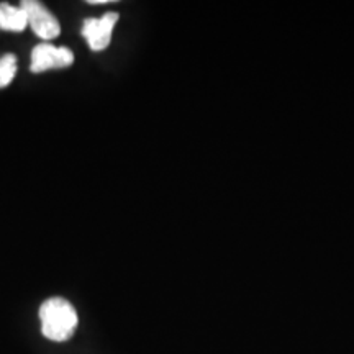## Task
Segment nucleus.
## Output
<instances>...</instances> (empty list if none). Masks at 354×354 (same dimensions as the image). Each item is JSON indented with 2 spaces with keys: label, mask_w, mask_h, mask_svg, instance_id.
<instances>
[{
  "label": "nucleus",
  "mask_w": 354,
  "mask_h": 354,
  "mask_svg": "<svg viewBox=\"0 0 354 354\" xmlns=\"http://www.w3.org/2000/svg\"><path fill=\"white\" fill-rule=\"evenodd\" d=\"M41 333L51 342L63 343L73 338L77 330V312L63 297H51L39 307Z\"/></svg>",
  "instance_id": "f257e3e1"
},
{
  "label": "nucleus",
  "mask_w": 354,
  "mask_h": 354,
  "mask_svg": "<svg viewBox=\"0 0 354 354\" xmlns=\"http://www.w3.org/2000/svg\"><path fill=\"white\" fill-rule=\"evenodd\" d=\"M20 7L24 8V12L26 13L28 25L32 26V30L37 37L41 39H53L59 35V21H57L56 17L44 7L43 2H38V0H24V2L20 3Z\"/></svg>",
  "instance_id": "f03ea898"
},
{
  "label": "nucleus",
  "mask_w": 354,
  "mask_h": 354,
  "mask_svg": "<svg viewBox=\"0 0 354 354\" xmlns=\"http://www.w3.org/2000/svg\"><path fill=\"white\" fill-rule=\"evenodd\" d=\"M118 20V13L107 12L99 19H86L82 25V37L86 38L92 51H104L112 41L113 26Z\"/></svg>",
  "instance_id": "7ed1b4c3"
},
{
  "label": "nucleus",
  "mask_w": 354,
  "mask_h": 354,
  "mask_svg": "<svg viewBox=\"0 0 354 354\" xmlns=\"http://www.w3.org/2000/svg\"><path fill=\"white\" fill-rule=\"evenodd\" d=\"M74 63L73 51L68 48H57L53 44L43 43L38 44L32 51V64L30 69L32 73H44L50 69L69 68Z\"/></svg>",
  "instance_id": "20e7f679"
},
{
  "label": "nucleus",
  "mask_w": 354,
  "mask_h": 354,
  "mask_svg": "<svg viewBox=\"0 0 354 354\" xmlns=\"http://www.w3.org/2000/svg\"><path fill=\"white\" fill-rule=\"evenodd\" d=\"M28 26L26 13L20 6H10V3H0V30L6 32H24Z\"/></svg>",
  "instance_id": "39448f33"
},
{
  "label": "nucleus",
  "mask_w": 354,
  "mask_h": 354,
  "mask_svg": "<svg viewBox=\"0 0 354 354\" xmlns=\"http://www.w3.org/2000/svg\"><path fill=\"white\" fill-rule=\"evenodd\" d=\"M17 74V57L6 55L0 57V88L7 87Z\"/></svg>",
  "instance_id": "423d86ee"
}]
</instances>
